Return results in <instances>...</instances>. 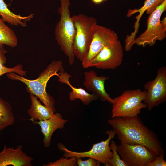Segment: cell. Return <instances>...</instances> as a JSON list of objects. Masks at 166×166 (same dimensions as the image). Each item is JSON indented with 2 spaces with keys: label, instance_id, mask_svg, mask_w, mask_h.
Segmentation results:
<instances>
[{
  "label": "cell",
  "instance_id": "cell-6",
  "mask_svg": "<svg viewBox=\"0 0 166 166\" xmlns=\"http://www.w3.org/2000/svg\"><path fill=\"white\" fill-rule=\"evenodd\" d=\"M166 10V0L150 14L147 22V28L133 42V45L136 44L143 47L148 45L153 46L157 41H161L166 37V17L162 20L160 19L163 13Z\"/></svg>",
  "mask_w": 166,
  "mask_h": 166
},
{
  "label": "cell",
  "instance_id": "cell-12",
  "mask_svg": "<svg viewBox=\"0 0 166 166\" xmlns=\"http://www.w3.org/2000/svg\"><path fill=\"white\" fill-rule=\"evenodd\" d=\"M84 74L85 80L83 84L86 90L92 92L101 101H107L112 104L113 99L107 93L105 88V82L109 77L104 75L98 76L93 70L85 71Z\"/></svg>",
  "mask_w": 166,
  "mask_h": 166
},
{
  "label": "cell",
  "instance_id": "cell-21",
  "mask_svg": "<svg viewBox=\"0 0 166 166\" xmlns=\"http://www.w3.org/2000/svg\"><path fill=\"white\" fill-rule=\"evenodd\" d=\"M7 51L5 50L4 45L0 43V76L6 73L15 72L21 76L26 75V71L23 69L22 65L18 64L13 68H8L4 64L6 62V58L5 54Z\"/></svg>",
  "mask_w": 166,
  "mask_h": 166
},
{
  "label": "cell",
  "instance_id": "cell-24",
  "mask_svg": "<svg viewBox=\"0 0 166 166\" xmlns=\"http://www.w3.org/2000/svg\"><path fill=\"white\" fill-rule=\"evenodd\" d=\"M101 163L91 158L83 160L81 158H77V164L78 166H98Z\"/></svg>",
  "mask_w": 166,
  "mask_h": 166
},
{
  "label": "cell",
  "instance_id": "cell-4",
  "mask_svg": "<svg viewBox=\"0 0 166 166\" xmlns=\"http://www.w3.org/2000/svg\"><path fill=\"white\" fill-rule=\"evenodd\" d=\"M76 30L73 52L81 62L86 56L92 39L97 21L93 17L80 14L72 16Z\"/></svg>",
  "mask_w": 166,
  "mask_h": 166
},
{
  "label": "cell",
  "instance_id": "cell-27",
  "mask_svg": "<svg viewBox=\"0 0 166 166\" xmlns=\"http://www.w3.org/2000/svg\"><path fill=\"white\" fill-rule=\"evenodd\" d=\"M107 0H105L104 1H106Z\"/></svg>",
  "mask_w": 166,
  "mask_h": 166
},
{
  "label": "cell",
  "instance_id": "cell-20",
  "mask_svg": "<svg viewBox=\"0 0 166 166\" xmlns=\"http://www.w3.org/2000/svg\"><path fill=\"white\" fill-rule=\"evenodd\" d=\"M0 18V43L13 48L17 46L18 38L14 31Z\"/></svg>",
  "mask_w": 166,
  "mask_h": 166
},
{
  "label": "cell",
  "instance_id": "cell-7",
  "mask_svg": "<svg viewBox=\"0 0 166 166\" xmlns=\"http://www.w3.org/2000/svg\"><path fill=\"white\" fill-rule=\"evenodd\" d=\"M106 133L108 135L106 140L93 144L91 149L87 151L77 152L69 150L61 143H58V147L60 150L64 152V157L91 158L104 164L106 166H109V162L113 154L110 148L109 144L116 134L114 131L112 130L107 131Z\"/></svg>",
  "mask_w": 166,
  "mask_h": 166
},
{
  "label": "cell",
  "instance_id": "cell-8",
  "mask_svg": "<svg viewBox=\"0 0 166 166\" xmlns=\"http://www.w3.org/2000/svg\"><path fill=\"white\" fill-rule=\"evenodd\" d=\"M117 151L126 166H147L157 155L145 146L120 142Z\"/></svg>",
  "mask_w": 166,
  "mask_h": 166
},
{
  "label": "cell",
  "instance_id": "cell-13",
  "mask_svg": "<svg viewBox=\"0 0 166 166\" xmlns=\"http://www.w3.org/2000/svg\"><path fill=\"white\" fill-rule=\"evenodd\" d=\"M22 145L16 148H7L4 145L2 150L0 152V166H31L33 159L24 153Z\"/></svg>",
  "mask_w": 166,
  "mask_h": 166
},
{
  "label": "cell",
  "instance_id": "cell-14",
  "mask_svg": "<svg viewBox=\"0 0 166 166\" xmlns=\"http://www.w3.org/2000/svg\"><path fill=\"white\" fill-rule=\"evenodd\" d=\"M68 120L63 118L60 113H54L52 117L47 119L41 121H32L34 124H38L43 136L42 140L45 147L48 148L51 145L52 136L54 132L58 129L64 128Z\"/></svg>",
  "mask_w": 166,
  "mask_h": 166
},
{
  "label": "cell",
  "instance_id": "cell-2",
  "mask_svg": "<svg viewBox=\"0 0 166 166\" xmlns=\"http://www.w3.org/2000/svg\"><path fill=\"white\" fill-rule=\"evenodd\" d=\"M64 71L63 62L61 60H53L35 80H29L14 72L7 74L8 77L19 81L27 86V90L36 96L44 105L51 109L55 113V100L46 91V87L49 79L53 76L58 77L61 72Z\"/></svg>",
  "mask_w": 166,
  "mask_h": 166
},
{
  "label": "cell",
  "instance_id": "cell-19",
  "mask_svg": "<svg viewBox=\"0 0 166 166\" xmlns=\"http://www.w3.org/2000/svg\"><path fill=\"white\" fill-rule=\"evenodd\" d=\"M15 121L11 106L9 103L0 97V131L12 125Z\"/></svg>",
  "mask_w": 166,
  "mask_h": 166
},
{
  "label": "cell",
  "instance_id": "cell-5",
  "mask_svg": "<svg viewBox=\"0 0 166 166\" xmlns=\"http://www.w3.org/2000/svg\"><path fill=\"white\" fill-rule=\"evenodd\" d=\"M146 96V91L140 89L124 91L113 99L111 118L138 116L141 109L147 107L143 102Z\"/></svg>",
  "mask_w": 166,
  "mask_h": 166
},
{
  "label": "cell",
  "instance_id": "cell-9",
  "mask_svg": "<svg viewBox=\"0 0 166 166\" xmlns=\"http://www.w3.org/2000/svg\"><path fill=\"white\" fill-rule=\"evenodd\" d=\"M146 96L143 102L150 111L154 107L163 103L166 100V67H160L155 78L147 82L144 86Z\"/></svg>",
  "mask_w": 166,
  "mask_h": 166
},
{
  "label": "cell",
  "instance_id": "cell-26",
  "mask_svg": "<svg viewBox=\"0 0 166 166\" xmlns=\"http://www.w3.org/2000/svg\"><path fill=\"white\" fill-rule=\"evenodd\" d=\"M91 2L95 5H98L101 3L105 0H91Z\"/></svg>",
  "mask_w": 166,
  "mask_h": 166
},
{
  "label": "cell",
  "instance_id": "cell-15",
  "mask_svg": "<svg viewBox=\"0 0 166 166\" xmlns=\"http://www.w3.org/2000/svg\"><path fill=\"white\" fill-rule=\"evenodd\" d=\"M71 76L67 72L63 71L60 72L58 81L61 83L65 84L69 86L72 89L69 94V99L74 101L77 99L80 100L85 105H88L93 101L98 99L94 93H89L82 88H77L73 86L69 81Z\"/></svg>",
  "mask_w": 166,
  "mask_h": 166
},
{
  "label": "cell",
  "instance_id": "cell-18",
  "mask_svg": "<svg viewBox=\"0 0 166 166\" xmlns=\"http://www.w3.org/2000/svg\"><path fill=\"white\" fill-rule=\"evenodd\" d=\"M164 0H145L143 6L140 8L134 9H130L128 11L127 17H130L133 14L139 13V14L136 17V21L135 23L134 27L135 30L132 32L134 34L136 35L138 31L139 27V22L144 13L146 11L148 14H150L159 5L161 4Z\"/></svg>",
  "mask_w": 166,
  "mask_h": 166
},
{
  "label": "cell",
  "instance_id": "cell-25",
  "mask_svg": "<svg viewBox=\"0 0 166 166\" xmlns=\"http://www.w3.org/2000/svg\"><path fill=\"white\" fill-rule=\"evenodd\" d=\"M164 152L157 156L152 162L148 163L147 166H166V161L164 159Z\"/></svg>",
  "mask_w": 166,
  "mask_h": 166
},
{
  "label": "cell",
  "instance_id": "cell-10",
  "mask_svg": "<svg viewBox=\"0 0 166 166\" xmlns=\"http://www.w3.org/2000/svg\"><path fill=\"white\" fill-rule=\"evenodd\" d=\"M123 55V47L118 40L115 44L104 47L89 62L87 68L115 69L121 64Z\"/></svg>",
  "mask_w": 166,
  "mask_h": 166
},
{
  "label": "cell",
  "instance_id": "cell-22",
  "mask_svg": "<svg viewBox=\"0 0 166 166\" xmlns=\"http://www.w3.org/2000/svg\"><path fill=\"white\" fill-rule=\"evenodd\" d=\"M109 146L112 152V157L109 162V166H126L121 159L117 151V145L113 140H111Z\"/></svg>",
  "mask_w": 166,
  "mask_h": 166
},
{
  "label": "cell",
  "instance_id": "cell-16",
  "mask_svg": "<svg viewBox=\"0 0 166 166\" xmlns=\"http://www.w3.org/2000/svg\"><path fill=\"white\" fill-rule=\"evenodd\" d=\"M30 93L31 105L27 112L30 117L31 121L45 120L54 115L55 113L51 109L45 105H42L36 96L31 93Z\"/></svg>",
  "mask_w": 166,
  "mask_h": 166
},
{
  "label": "cell",
  "instance_id": "cell-1",
  "mask_svg": "<svg viewBox=\"0 0 166 166\" xmlns=\"http://www.w3.org/2000/svg\"><path fill=\"white\" fill-rule=\"evenodd\" d=\"M120 142L143 145L159 155L164 149L156 134L138 116L117 117L108 120Z\"/></svg>",
  "mask_w": 166,
  "mask_h": 166
},
{
  "label": "cell",
  "instance_id": "cell-17",
  "mask_svg": "<svg viewBox=\"0 0 166 166\" xmlns=\"http://www.w3.org/2000/svg\"><path fill=\"white\" fill-rule=\"evenodd\" d=\"M0 15L4 22L11 25H19L24 27L27 26L25 22L30 21L33 17L34 14H31L28 16L24 17L15 14L8 8V5L4 0H0Z\"/></svg>",
  "mask_w": 166,
  "mask_h": 166
},
{
  "label": "cell",
  "instance_id": "cell-23",
  "mask_svg": "<svg viewBox=\"0 0 166 166\" xmlns=\"http://www.w3.org/2000/svg\"><path fill=\"white\" fill-rule=\"evenodd\" d=\"M77 159L76 157H61L57 160L49 162L44 166H77Z\"/></svg>",
  "mask_w": 166,
  "mask_h": 166
},
{
  "label": "cell",
  "instance_id": "cell-11",
  "mask_svg": "<svg viewBox=\"0 0 166 166\" xmlns=\"http://www.w3.org/2000/svg\"><path fill=\"white\" fill-rule=\"evenodd\" d=\"M118 38V35L114 30L97 24L94 30L88 53L81 62L82 67L87 68L89 62L104 47L115 44Z\"/></svg>",
  "mask_w": 166,
  "mask_h": 166
},
{
  "label": "cell",
  "instance_id": "cell-3",
  "mask_svg": "<svg viewBox=\"0 0 166 166\" xmlns=\"http://www.w3.org/2000/svg\"><path fill=\"white\" fill-rule=\"evenodd\" d=\"M61 6L58 9L60 20L55 29V40L61 50L67 57L70 65H73L75 56L73 46L76 35V30L69 10V0H60Z\"/></svg>",
  "mask_w": 166,
  "mask_h": 166
}]
</instances>
